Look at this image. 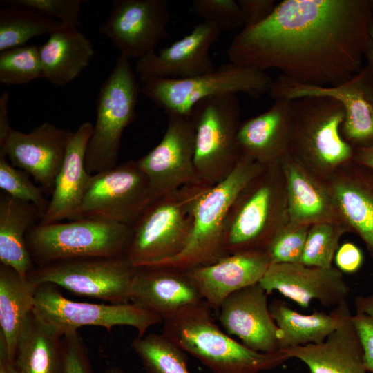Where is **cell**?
I'll return each instance as SVG.
<instances>
[{"mask_svg":"<svg viewBox=\"0 0 373 373\" xmlns=\"http://www.w3.org/2000/svg\"><path fill=\"white\" fill-rule=\"evenodd\" d=\"M310 226L289 222L265 250L271 264L300 263Z\"/></svg>","mask_w":373,"mask_h":373,"instance_id":"74e56055","label":"cell"},{"mask_svg":"<svg viewBox=\"0 0 373 373\" xmlns=\"http://www.w3.org/2000/svg\"><path fill=\"white\" fill-rule=\"evenodd\" d=\"M259 283L267 294L276 291L303 308L309 307L313 300L336 307L350 294L343 274L336 267L299 262L271 264Z\"/></svg>","mask_w":373,"mask_h":373,"instance_id":"d6986e66","label":"cell"},{"mask_svg":"<svg viewBox=\"0 0 373 373\" xmlns=\"http://www.w3.org/2000/svg\"><path fill=\"white\" fill-rule=\"evenodd\" d=\"M221 30L203 21L170 46L136 59L134 70L142 84L153 79H186L212 72L216 67L210 56Z\"/></svg>","mask_w":373,"mask_h":373,"instance_id":"e0dca14e","label":"cell"},{"mask_svg":"<svg viewBox=\"0 0 373 373\" xmlns=\"http://www.w3.org/2000/svg\"><path fill=\"white\" fill-rule=\"evenodd\" d=\"M42 77L39 46L28 45L0 52V82L23 84Z\"/></svg>","mask_w":373,"mask_h":373,"instance_id":"d590c367","label":"cell"},{"mask_svg":"<svg viewBox=\"0 0 373 373\" xmlns=\"http://www.w3.org/2000/svg\"><path fill=\"white\" fill-rule=\"evenodd\" d=\"M106 373H133L131 372L126 371L117 366H111L106 370Z\"/></svg>","mask_w":373,"mask_h":373,"instance_id":"f907efd6","label":"cell"},{"mask_svg":"<svg viewBox=\"0 0 373 373\" xmlns=\"http://www.w3.org/2000/svg\"><path fill=\"white\" fill-rule=\"evenodd\" d=\"M303 362L310 373H367L361 342L345 304L337 327L322 343L280 350Z\"/></svg>","mask_w":373,"mask_h":373,"instance_id":"d4e9b609","label":"cell"},{"mask_svg":"<svg viewBox=\"0 0 373 373\" xmlns=\"http://www.w3.org/2000/svg\"><path fill=\"white\" fill-rule=\"evenodd\" d=\"M280 166L290 222L311 226L324 221H343L325 181L290 154L283 158Z\"/></svg>","mask_w":373,"mask_h":373,"instance_id":"484cf974","label":"cell"},{"mask_svg":"<svg viewBox=\"0 0 373 373\" xmlns=\"http://www.w3.org/2000/svg\"><path fill=\"white\" fill-rule=\"evenodd\" d=\"M0 373H20L15 361L9 359L3 340L0 337Z\"/></svg>","mask_w":373,"mask_h":373,"instance_id":"bcb514c9","label":"cell"},{"mask_svg":"<svg viewBox=\"0 0 373 373\" xmlns=\"http://www.w3.org/2000/svg\"><path fill=\"white\" fill-rule=\"evenodd\" d=\"M0 188L15 198L34 204L44 217L50 202L44 191L29 179L27 173L10 164L3 153H0Z\"/></svg>","mask_w":373,"mask_h":373,"instance_id":"8d00e7d4","label":"cell"},{"mask_svg":"<svg viewBox=\"0 0 373 373\" xmlns=\"http://www.w3.org/2000/svg\"><path fill=\"white\" fill-rule=\"evenodd\" d=\"M272 82L265 71L229 62L191 78L148 81L142 84L141 92L167 115L189 116L202 99L237 93L258 99L269 94Z\"/></svg>","mask_w":373,"mask_h":373,"instance_id":"30bf717a","label":"cell"},{"mask_svg":"<svg viewBox=\"0 0 373 373\" xmlns=\"http://www.w3.org/2000/svg\"><path fill=\"white\" fill-rule=\"evenodd\" d=\"M129 59L119 55L103 82L96 102V120L85 155V167L93 175L115 166L121 140L136 118L141 92Z\"/></svg>","mask_w":373,"mask_h":373,"instance_id":"ba28073f","label":"cell"},{"mask_svg":"<svg viewBox=\"0 0 373 373\" xmlns=\"http://www.w3.org/2000/svg\"><path fill=\"white\" fill-rule=\"evenodd\" d=\"M370 35H371L372 43L365 55V58L367 60L366 65L369 67L373 75V23L372 24L371 29H370Z\"/></svg>","mask_w":373,"mask_h":373,"instance_id":"681fc988","label":"cell"},{"mask_svg":"<svg viewBox=\"0 0 373 373\" xmlns=\"http://www.w3.org/2000/svg\"><path fill=\"white\" fill-rule=\"evenodd\" d=\"M325 182L351 233L363 240L373 259V168L351 161Z\"/></svg>","mask_w":373,"mask_h":373,"instance_id":"603a6c76","label":"cell"},{"mask_svg":"<svg viewBox=\"0 0 373 373\" xmlns=\"http://www.w3.org/2000/svg\"><path fill=\"white\" fill-rule=\"evenodd\" d=\"M264 167L241 155L226 179L207 186L195 200L193 227L186 247L177 256L155 266L186 271L214 263L228 255L224 249V229L230 207L240 191Z\"/></svg>","mask_w":373,"mask_h":373,"instance_id":"277c9868","label":"cell"},{"mask_svg":"<svg viewBox=\"0 0 373 373\" xmlns=\"http://www.w3.org/2000/svg\"><path fill=\"white\" fill-rule=\"evenodd\" d=\"M352 161L373 168V146L354 149Z\"/></svg>","mask_w":373,"mask_h":373,"instance_id":"7dc6e473","label":"cell"},{"mask_svg":"<svg viewBox=\"0 0 373 373\" xmlns=\"http://www.w3.org/2000/svg\"><path fill=\"white\" fill-rule=\"evenodd\" d=\"M72 133L48 122L29 133L12 128L0 144V153L5 154L12 165L32 175L46 195H52Z\"/></svg>","mask_w":373,"mask_h":373,"instance_id":"ac0fdd59","label":"cell"},{"mask_svg":"<svg viewBox=\"0 0 373 373\" xmlns=\"http://www.w3.org/2000/svg\"><path fill=\"white\" fill-rule=\"evenodd\" d=\"M347 302L341 303L329 314L314 311L304 314L283 300H273L269 309L278 328L280 350L323 342L339 324Z\"/></svg>","mask_w":373,"mask_h":373,"instance_id":"1f68e13d","label":"cell"},{"mask_svg":"<svg viewBox=\"0 0 373 373\" xmlns=\"http://www.w3.org/2000/svg\"><path fill=\"white\" fill-rule=\"evenodd\" d=\"M136 267L126 256L84 257L35 266L27 278L34 284H50L71 293L113 304L130 302Z\"/></svg>","mask_w":373,"mask_h":373,"instance_id":"7c38bea8","label":"cell"},{"mask_svg":"<svg viewBox=\"0 0 373 373\" xmlns=\"http://www.w3.org/2000/svg\"><path fill=\"white\" fill-rule=\"evenodd\" d=\"M170 12L165 0H115L99 32L126 58L138 59L154 51L169 35Z\"/></svg>","mask_w":373,"mask_h":373,"instance_id":"2e32d148","label":"cell"},{"mask_svg":"<svg viewBox=\"0 0 373 373\" xmlns=\"http://www.w3.org/2000/svg\"><path fill=\"white\" fill-rule=\"evenodd\" d=\"M9 95L3 92L0 97V144L7 138L12 128L9 121Z\"/></svg>","mask_w":373,"mask_h":373,"instance_id":"f6af8a7d","label":"cell"},{"mask_svg":"<svg viewBox=\"0 0 373 373\" xmlns=\"http://www.w3.org/2000/svg\"><path fill=\"white\" fill-rule=\"evenodd\" d=\"M244 27L256 26L266 19L274 10L277 3L274 0H238Z\"/></svg>","mask_w":373,"mask_h":373,"instance_id":"7bdbcfd3","label":"cell"},{"mask_svg":"<svg viewBox=\"0 0 373 373\" xmlns=\"http://www.w3.org/2000/svg\"><path fill=\"white\" fill-rule=\"evenodd\" d=\"M241 109L237 94L206 98L189 117L195 129L194 164L202 183L213 186L234 170L241 152L238 141Z\"/></svg>","mask_w":373,"mask_h":373,"instance_id":"9c48e42d","label":"cell"},{"mask_svg":"<svg viewBox=\"0 0 373 373\" xmlns=\"http://www.w3.org/2000/svg\"><path fill=\"white\" fill-rule=\"evenodd\" d=\"M372 7L373 0L282 1L263 21L234 36L228 58L300 83L338 85L363 66Z\"/></svg>","mask_w":373,"mask_h":373,"instance_id":"6da1fadb","label":"cell"},{"mask_svg":"<svg viewBox=\"0 0 373 373\" xmlns=\"http://www.w3.org/2000/svg\"><path fill=\"white\" fill-rule=\"evenodd\" d=\"M90 39L77 28L63 26L39 46L42 77L58 86L75 79L94 56Z\"/></svg>","mask_w":373,"mask_h":373,"instance_id":"f1b7e54d","label":"cell"},{"mask_svg":"<svg viewBox=\"0 0 373 373\" xmlns=\"http://www.w3.org/2000/svg\"><path fill=\"white\" fill-rule=\"evenodd\" d=\"M64 355V373H93L88 352L78 332L62 338Z\"/></svg>","mask_w":373,"mask_h":373,"instance_id":"60d3db41","label":"cell"},{"mask_svg":"<svg viewBox=\"0 0 373 373\" xmlns=\"http://www.w3.org/2000/svg\"><path fill=\"white\" fill-rule=\"evenodd\" d=\"M203 300L163 321L162 334L213 373H261L289 359L283 352H259L221 330Z\"/></svg>","mask_w":373,"mask_h":373,"instance_id":"7a4b0ae2","label":"cell"},{"mask_svg":"<svg viewBox=\"0 0 373 373\" xmlns=\"http://www.w3.org/2000/svg\"><path fill=\"white\" fill-rule=\"evenodd\" d=\"M192 9L204 21L215 24L221 32L244 27L237 1L193 0Z\"/></svg>","mask_w":373,"mask_h":373,"instance_id":"f35d334b","label":"cell"},{"mask_svg":"<svg viewBox=\"0 0 373 373\" xmlns=\"http://www.w3.org/2000/svg\"><path fill=\"white\" fill-rule=\"evenodd\" d=\"M267 293L258 283L228 296L218 309V319L227 334L251 350L267 353L280 350L278 328L267 304Z\"/></svg>","mask_w":373,"mask_h":373,"instance_id":"ffe728a7","label":"cell"},{"mask_svg":"<svg viewBox=\"0 0 373 373\" xmlns=\"http://www.w3.org/2000/svg\"><path fill=\"white\" fill-rule=\"evenodd\" d=\"M155 199L136 160L91 175L82 201L68 220H95L133 227Z\"/></svg>","mask_w":373,"mask_h":373,"instance_id":"8fae6325","label":"cell"},{"mask_svg":"<svg viewBox=\"0 0 373 373\" xmlns=\"http://www.w3.org/2000/svg\"><path fill=\"white\" fill-rule=\"evenodd\" d=\"M204 184L184 186L155 198L133 226L126 257L135 267L155 266L186 247L193 227V205Z\"/></svg>","mask_w":373,"mask_h":373,"instance_id":"8992f818","label":"cell"},{"mask_svg":"<svg viewBox=\"0 0 373 373\" xmlns=\"http://www.w3.org/2000/svg\"><path fill=\"white\" fill-rule=\"evenodd\" d=\"M37 287L15 269L0 265V337L12 361H15L22 327L33 311Z\"/></svg>","mask_w":373,"mask_h":373,"instance_id":"4dcf8cb0","label":"cell"},{"mask_svg":"<svg viewBox=\"0 0 373 373\" xmlns=\"http://www.w3.org/2000/svg\"><path fill=\"white\" fill-rule=\"evenodd\" d=\"M194 155L195 129L190 117L168 115L162 140L136 162L157 198L184 186L204 184L198 175Z\"/></svg>","mask_w":373,"mask_h":373,"instance_id":"9a60e30c","label":"cell"},{"mask_svg":"<svg viewBox=\"0 0 373 373\" xmlns=\"http://www.w3.org/2000/svg\"><path fill=\"white\" fill-rule=\"evenodd\" d=\"M33 312L61 336L84 326L101 327L110 332L118 325L133 327L137 336H143L151 327L162 322L157 315L131 302L98 304L69 300L50 284L38 285Z\"/></svg>","mask_w":373,"mask_h":373,"instance_id":"4fadbf2b","label":"cell"},{"mask_svg":"<svg viewBox=\"0 0 373 373\" xmlns=\"http://www.w3.org/2000/svg\"><path fill=\"white\" fill-rule=\"evenodd\" d=\"M131 227L95 220L39 223L26 236L35 266L84 257L126 256Z\"/></svg>","mask_w":373,"mask_h":373,"instance_id":"52a82bcc","label":"cell"},{"mask_svg":"<svg viewBox=\"0 0 373 373\" xmlns=\"http://www.w3.org/2000/svg\"><path fill=\"white\" fill-rule=\"evenodd\" d=\"M93 128L92 123L85 122L73 132L48 209L39 223L68 220L80 205L92 175L86 170L85 155Z\"/></svg>","mask_w":373,"mask_h":373,"instance_id":"4316f807","label":"cell"},{"mask_svg":"<svg viewBox=\"0 0 373 373\" xmlns=\"http://www.w3.org/2000/svg\"><path fill=\"white\" fill-rule=\"evenodd\" d=\"M356 312H361L373 317V294L367 296H357L354 298Z\"/></svg>","mask_w":373,"mask_h":373,"instance_id":"c3c4849f","label":"cell"},{"mask_svg":"<svg viewBox=\"0 0 373 373\" xmlns=\"http://www.w3.org/2000/svg\"><path fill=\"white\" fill-rule=\"evenodd\" d=\"M294 128L291 100L277 99L266 111L241 124V155L263 166L278 164L289 154Z\"/></svg>","mask_w":373,"mask_h":373,"instance_id":"cb8c5ba5","label":"cell"},{"mask_svg":"<svg viewBox=\"0 0 373 373\" xmlns=\"http://www.w3.org/2000/svg\"><path fill=\"white\" fill-rule=\"evenodd\" d=\"M336 268L343 274H354L362 267L364 257L355 244L346 242L338 247L334 258Z\"/></svg>","mask_w":373,"mask_h":373,"instance_id":"ee69618b","label":"cell"},{"mask_svg":"<svg viewBox=\"0 0 373 373\" xmlns=\"http://www.w3.org/2000/svg\"><path fill=\"white\" fill-rule=\"evenodd\" d=\"M274 100L323 96L338 100L345 111L344 140L354 149L373 146V75L365 65L350 79L336 86L298 82L280 74L269 93Z\"/></svg>","mask_w":373,"mask_h":373,"instance_id":"5bb4252c","label":"cell"},{"mask_svg":"<svg viewBox=\"0 0 373 373\" xmlns=\"http://www.w3.org/2000/svg\"><path fill=\"white\" fill-rule=\"evenodd\" d=\"M289 222L280 163L265 166L245 186L230 207L224 229L225 251H265Z\"/></svg>","mask_w":373,"mask_h":373,"instance_id":"3957f363","label":"cell"},{"mask_svg":"<svg viewBox=\"0 0 373 373\" xmlns=\"http://www.w3.org/2000/svg\"><path fill=\"white\" fill-rule=\"evenodd\" d=\"M291 106L289 154L325 181L353 159L354 149L341 134L344 108L338 100L323 96L294 99Z\"/></svg>","mask_w":373,"mask_h":373,"instance_id":"5b68a950","label":"cell"},{"mask_svg":"<svg viewBox=\"0 0 373 373\" xmlns=\"http://www.w3.org/2000/svg\"><path fill=\"white\" fill-rule=\"evenodd\" d=\"M62 338L32 311L17 341L15 364L20 373H64Z\"/></svg>","mask_w":373,"mask_h":373,"instance_id":"f546056e","label":"cell"},{"mask_svg":"<svg viewBox=\"0 0 373 373\" xmlns=\"http://www.w3.org/2000/svg\"><path fill=\"white\" fill-rule=\"evenodd\" d=\"M352 321L362 347L365 367L373 373V317L356 312Z\"/></svg>","mask_w":373,"mask_h":373,"instance_id":"b9f144b4","label":"cell"},{"mask_svg":"<svg viewBox=\"0 0 373 373\" xmlns=\"http://www.w3.org/2000/svg\"><path fill=\"white\" fill-rule=\"evenodd\" d=\"M4 2L57 17L64 26L77 28L80 24L79 15L82 0H10Z\"/></svg>","mask_w":373,"mask_h":373,"instance_id":"ab89813d","label":"cell"},{"mask_svg":"<svg viewBox=\"0 0 373 373\" xmlns=\"http://www.w3.org/2000/svg\"><path fill=\"white\" fill-rule=\"evenodd\" d=\"M270 265L265 251H246L186 271L203 300L218 312L231 294L259 283Z\"/></svg>","mask_w":373,"mask_h":373,"instance_id":"7402d4cb","label":"cell"},{"mask_svg":"<svg viewBox=\"0 0 373 373\" xmlns=\"http://www.w3.org/2000/svg\"><path fill=\"white\" fill-rule=\"evenodd\" d=\"M64 25L32 9L9 5L0 9V52L23 46L29 39L50 35Z\"/></svg>","mask_w":373,"mask_h":373,"instance_id":"d6a6232c","label":"cell"},{"mask_svg":"<svg viewBox=\"0 0 373 373\" xmlns=\"http://www.w3.org/2000/svg\"><path fill=\"white\" fill-rule=\"evenodd\" d=\"M351 233L348 225L341 220L324 221L309 227L300 263L329 268L339 247L341 238Z\"/></svg>","mask_w":373,"mask_h":373,"instance_id":"e575fe53","label":"cell"},{"mask_svg":"<svg viewBox=\"0 0 373 373\" xmlns=\"http://www.w3.org/2000/svg\"><path fill=\"white\" fill-rule=\"evenodd\" d=\"M129 298L162 322L203 301L187 271L164 266L136 267Z\"/></svg>","mask_w":373,"mask_h":373,"instance_id":"44dd1931","label":"cell"},{"mask_svg":"<svg viewBox=\"0 0 373 373\" xmlns=\"http://www.w3.org/2000/svg\"><path fill=\"white\" fill-rule=\"evenodd\" d=\"M372 9H373V7H372Z\"/></svg>","mask_w":373,"mask_h":373,"instance_id":"816d5d0a","label":"cell"},{"mask_svg":"<svg viewBox=\"0 0 373 373\" xmlns=\"http://www.w3.org/2000/svg\"><path fill=\"white\" fill-rule=\"evenodd\" d=\"M43 218L32 203L0 194V262L23 277L35 267L26 236Z\"/></svg>","mask_w":373,"mask_h":373,"instance_id":"83f0119b","label":"cell"},{"mask_svg":"<svg viewBox=\"0 0 373 373\" xmlns=\"http://www.w3.org/2000/svg\"><path fill=\"white\" fill-rule=\"evenodd\" d=\"M131 347L146 373H191L186 352L162 333L137 336Z\"/></svg>","mask_w":373,"mask_h":373,"instance_id":"836d02e7","label":"cell"}]
</instances>
